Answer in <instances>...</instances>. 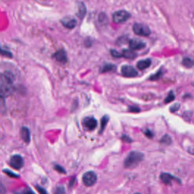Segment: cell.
Here are the masks:
<instances>
[{
	"instance_id": "cell-1",
	"label": "cell",
	"mask_w": 194,
	"mask_h": 194,
	"mask_svg": "<svg viewBox=\"0 0 194 194\" xmlns=\"http://www.w3.org/2000/svg\"><path fill=\"white\" fill-rule=\"evenodd\" d=\"M14 91L13 77L7 72L0 73V97L5 99Z\"/></svg>"
},
{
	"instance_id": "cell-2",
	"label": "cell",
	"mask_w": 194,
	"mask_h": 194,
	"mask_svg": "<svg viewBox=\"0 0 194 194\" xmlns=\"http://www.w3.org/2000/svg\"><path fill=\"white\" fill-rule=\"evenodd\" d=\"M144 154L139 151H131L125 158L124 166L127 168H133L138 166V164L144 159Z\"/></svg>"
},
{
	"instance_id": "cell-3",
	"label": "cell",
	"mask_w": 194,
	"mask_h": 194,
	"mask_svg": "<svg viewBox=\"0 0 194 194\" xmlns=\"http://www.w3.org/2000/svg\"><path fill=\"white\" fill-rule=\"evenodd\" d=\"M133 30L135 34L140 36H148L151 34L150 27L144 23H135L133 26Z\"/></svg>"
},
{
	"instance_id": "cell-4",
	"label": "cell",
	"mask_w": 194,
	"mask_h": 194,
	"mask_svg": "<svg viewBox=\"0 0 194 194\" xmlns=\"http://www.w3.org/2000/svg\"><path fill=\"white\" fill-rule=\"evenodd\" d=\"M131 15L125 10H118L113 14V20L116 23H122L129 19Z\"/></svg>"
},
{
	"instance_id": "cell-5",
	"label": "cell",
	"mask_w": 194,
	"mask_h": 194,
	"mask_svg": "<svg viewBox=\"0 0 194 194\" xmlns=\"http://www.w3.org/2000/svg\"><path fill=\"white\" fill-rule=\"evenodd\" d=\"M97 181V175L93 171H88L83 176V182L86 186H92Z\"/></svg>"
},
{
	"instance_id": "cell-6",
	"label": "cell",
	"mask_w": 194,
	"mask_h": 194,
	"mask_svg": "<svg viewBox=\"0 0 194 194\" xmlns=\"http://www.w3.org/2000/svg\"><path fill=\"white\" fill-rule=\"evenodd\" d=\"M121 71L122 75L126 78H135L138 75V71L135 67L130 65L122 66Z\"/></svg>"
},
{
	"instance_id": "cell-7",
	"label": "cell",
	"mask_w": 194,
	"mask_h": 194,
	"mask_svg": "<svg viewBox=\"0 0 194 194\" xmlns=\"http://www.w3.org/2000/svg\"><path fill=\"white\" fill-rule=\"evenodd\" d=\"M10 164L12 168L15 169H21L23 168L24 164L23 158L20 155H14L10 159Z\"/></svg>"
},
{
	"instance_id": "cell-8",
	"label": "cell",
	"mask_w": 194,
	"mask_h": 194,
	"mask_svg": "<svg viewBox=\"0 0 194 194\" xmlns=\"http://www.w3.org/2000/svg\"><path fill=\"white\" fill-rule=\"evenodd\" d=\"M83 125L86 129L93 130L97 127V122L93 117H87L83 120Z\"/></svg>"
},
{
	"instance_id": "cell-9",
	"label": "cell",
	"mask_w": 194,
	"mask_h": 194,
	"mask_svg": "<svg viewBox=\"0 0 194 194\" xmlns=\"http://www.w3.org/2000/svg\"><path fill=\"white\" fill-rule=\"evenodd\" d=\"M146 43L142 40L134 38L129 41V47L132 50H140L144 49Z\"/></svg>"
},
{
	"instance_id": "cell-10",
	"label": "cell",
	"mask_w": 194,
	"mask_h": 194,
	"mask_svg": "<svg viewBox=\"0 0 194 194\" xmlns=\"http://www.w3.org/2000/svg\"><path fill=\"white\" fill-rule=\"evenodd\" d=\"M62 24L66 28L72 29L75 27L77 25V20L73 16H68L65 17L61 20Z\"/></svg>"
},
{
	"instance_id": "cell-11",
	"label": "cell",
	"mask_w": 194,
	"mask_h": 194,
	"mask_svg": "<svg viewBox=\"0 0 194 194\" xmlns=\"http://www.w3.org/2000/svg\"><path fill=\"white\" fill-rule=\"evenodd\" d=\"M53 57L57 61L60 63H65L67 61V54H66V51L63 50H60L58 51L53 55Z\"/></svg>"
},
{
	"instance_id": "cell-12",
	"label": "cell",
	"mask_w": 194,
	"mask_h": 194,
	"mask_svg": "<svg viewBox=\"0 0 194 194\" xmlns=\"http://www.w3.org/2000/svg\"><path fill=\"white\" fill-rule=\"evenodd\" d=\"M121 53L122 57H124L126 59H133L137 57V54L132 50L123 49Z\"/></svg>"
},
{
	"instance_id": "cell-13",
	"label": "cell",
	"mask_w": 194,
	"mask_h": 194,
	"mask_svg": "<svg viewBox=\"0 0 194 194\" xmlns=\"http://www.w3.org/2000/svg\"><path fill=\"white\" fill-rule=\"evenodd\" d=\"M151 64L150 59H146L145 60H141L137 63V67L140 70L146 69L149 67Z\"/></svg>"
},
{
	"instance_id": "cell-14",
	"label": "cell",
	"mask_w": 194,
	"mask_h": 194,
	"mask_svg": "<svg viewBox=\"0 0 194 194\" xmlns=\"http://www.w3.org/2000/svg\"><path fill=\"white\" fill-rule=\"evenodd\" d=\"M161 179L165 184H170L173 181H176L177 178L168 173H163L161 175Z\"/></svg>"
},
{
	"instance_id": "cell-15",
	"label": "cell",
	"mask_w": 194,
	"mask_h": 194,
	"mask_svg": "<svg viewBox=\"0 0 194 194\" xmlns=\"http://www.w3.org/2000/svg\"><path fill=\"white\" fill-rule=\"evenodd\" d=\"M21 137L26 143H29L30 141V132L29 129L27 127H22L21 131Z\"/></svg>"
},
{
	"instance_id": "cell-16",
	"label": "cell",
	"mask_w": 194,
	"mask_h": 194,
	"mask_svg": "<svg viewBox=\"0 0 194 194\" xmlns=\"http://www.w3.org/2000/svg\"><path fill=\"white\" fill-rule=\"evenodd\" d=\"M86 12H87V9H86V5H84V3L83 2H79L78 4V13H77L78 16L82 19L83 18L86 16Z\"/></svg>"
},
{
	"instance_id": "cell-17",
	"label": "cell",
	"mask_w": 194,
	"mask_h": 194,
	"mask_svg": "<svg viewBox=\"0 0 194 194\" xmlns=\"http://www.w3.org/2000/svg\"><path fill=\"white\" fill-rule=\"evenodd\" d=\"M109 120V117L108 116L105 115L102 117L101 120V128H100V133H102L105 127H106V125L107 124Z\"/></svg>"
},
{
	"instance_id": "cell-18",
	"label": "cell",
	"mask_w": 194,
	"mask_h": 194,
	"mask_svg": "<svg viewBox=\"0 0 194 194\" xmlns=\"http://www.w3.org/2000/svg\"><path fill=\"white\" fill-rule=\"evenodd\" d=\"M183 65L185 66L187 68H191L193 65H194V62L193 60L191 59L190 58H184L182 61Z\"/></svg>"
},
{
	"instance_id": "cell-19",
	"label": "cell",
	"mask_w": 194,
	"mask_h": 194,
	"mask_svg": "<svg viewBox=\"0 0 194 194\" xmlns=\"http://www.w3.org/2000/svg\"><path fill=\"white\" fill-rule=\"evenodd\" d=\"M116 69V67L115 65L112 64H106L105 66H104L102 69V73H106V72H109L111 71L115 70Z\"/></svg>"
},
{
	"instance_id": "cell-20",
	"label": "cell",
	"mask_w": 194,
	"mask_h": 194,
	"mask_svg": "<svg viewBox=\"0 0 194 194\" xmlns=\"http://www.w3.org/2000/svg\"><path fill=\"white\" fill-rule=\"evenodd\" d=\"M175 98L174 93H173V91L169 93V94L168 95V97H166V98L164 99V102L165 103H169V102H173Z\"/></svg>"
},
{
	"instance_id": "cell-21",
	"label": "cell",
	"mask_w": 194,
	"mask_h": 194,
	"mask_svg": "<svg viewBox=\"0 0 194 194\" xmlns=\"http://www.w3.org/2000/svg\"><path fill=\"white\" fill-rule=\"evenodd\" d=\"M6 104L5 99L0 97V112L4 113L6 111Z\"/></svg>"
},
{
	"instance_id": "cell-22",
	"label": "cell",
	"mask_w": 194,
	"mask_h": 194,
	"mask_svg": "<svg viewBox=\"0 0 194 194\" xmlns=\"http://www.w3.org/2000/svg\"><path fill=\"white\" fill-rule=\"evenodd\" d=\"M54 194H66L65 188L63 186H58L55 189Z\"/></svg>"
},
{
	"instance_id": "cell-23",
	"label": "cell",
	"mask_w": 194,
	"mask_h": 194,
	"mask_svg": "<svg viewBox=\"0 0 194 194\" xmlns=\"http://www.w3.org/2000/svg\"><path fill=\"white\" fill-rule=\"evenodd\" d=\"M3 172L4 173H5L9 177H11V178H18V175L16 174V173H14L13 171L8 170V169H4L3 170Z\"/></svg>"
},
{
	"instance_id": "cell-24",
	"label": "cell",
	"mask_w": 194,
	"mask_h": 194,
	"mask_svg": "<svg viewBox=\"0 0 194 194\" xmlns=\"http://www.w3.org/2000/svg\"><path fill=\"white\" fill-rule=\"evenodd\" d=\"M162 73H163L161 71L159 70L155 74L151 76L150 77V80H158L162 75Z\"/></svg>"
},
{
	"instance_id": "cell-25",
	"label": "cell",
	"mask_w": 194,
	"mask_h": 194,
	"mask_svg": "<svg viewBox=\"0 0 194 194\" xmlns=\"http://www.w3.org/2000/svg\"><path fill=\"white\" fill-rule=\"evenodd\" d=\"M172 141H171V138H170V137L169 136V135H164V137H163V138H162L161 142L162 143H163V144H171V142Z\"/></svg>"
},
{
	"instance_id": "cell-26",
	"label": "cell",
	"mask_w": 194,
	"mask_h": 194,
	"mask_svg": "<svg viewBox=\"0 0 194 194\" xmlns=\"http://www.w3.org/2000/svg\"><path fill=\"white\" fill-rule=\"evenodd\" d=\"M111 55L115 58H121V53H120L118 51L116 50L112 49L111 50Z\"/></svg>"
},
{
	"instance_id": "cell-27",
	"label": "cell",
	"mask_w": 194,
	"mask_h": 194,
	"mask_svg": "<svg viewBox=\"0 0 194 194\" xmlns=\"http://www.w3.org/2000/svg\"><path fill=\"white\" fill-rule=\"evenodd\" d=\"M181 105L179 103H175L174 104L172 105L170 108V110L171 112H175L177 111L180 108Z\"/></svg>"
},
{
	"instance_id": "cell-28",
	"label": "cell",
	"mask_w": 194,
	"mask_h": 194,
	"mask_svg": "<svg viewBox=\"0 0 194 194\" xmlns=\"http://www.w3.org/2000/svg\"><path fill=\"white\" fill-rule=\"evenodd\" d=\"M54 168H55V170L56 171L59 172V173H61V174H65V173H66L65 170H64L62 166H59V165H58V164L55 165Z\"/></svg>"
},
{
	"instance_id": "cell-29",
	"label": "cell",
	"mask_w": 194,
	"mask_h": 194,
	"mask_svg": "<svg viewBox=\"0 0 194 194\" xmlns=\"http://www.w3.org/2000/svg\"><path fill=\"white\" fill-rule=\"evenodd\" d=\"M0 54H2V55H5V56H7V57H12V53L9 52V51L2 49L1 47H0Z\"/></svg>"
},
{
	"instance_id": "cell-30",
	"label": "cell",
	"mask_w": 194,
	"mask_h": 194,
	"mask_svg": "<svg viewBox=\"0 0 194 194\" xmlns=\"http://www.w3.org/2000/svg\"><path fill=\"white\" fill-rule=\"evenodd\" d=\"M36 189L40 194H49L44 188L40 186H36Z\"/></svg>"
},
{
	"instance_id": "cell-31",
	"label": "cell",
	"mask_w": 194,
	"mask_h": 194,
	"mask_svg": "<svg viewBox=\"0 0 194 194\" xmlns=\"http://www.w3.org/2000/svg\"><path fill=\"white\" fill-rule=\"evenodd\" d=\"M0 194H6V187L0 182Z\"/></svg>"
},
{
	"instance_id": "cell-32",
	"label": "cell",
	"mask_w": 194,
	"mask_h": 194,
	"mask_svg": "<svg viewBox=\"0 0 194 194\" xmlns=\"http://www.w3.org/2000/svg\"><path fill=\"white\" fill-rule=\"evenodd\" d=\"M18 194H35V193L32 190H31L30 189L27 188V189L24 190L22 192L18 193Z\"/></svg>"
},
{
	"instance_id": "cell-33",
	"label": "cell",
	"mask_w": 194,
	"mask_h": 194,
	"mask_svg": "<svg viewBox=\"0 0 194 194\" xmlns=\"http://www.w3.org/2000/svg\"><path fill=\"white\" fill-rule=\"evenodd\" d=\"M129 111L130 112L137 113V112H140V109L137 106H130L129 108Z\"/></svg>"
},
{
	"instance_id": "cell-34",
	"label": "cell",
	"mask_w": 194,
	"mask_h": 194,
	"mask_svg": "<svg viewBox=\"0 0 194 194\" xmlns=\"http://www.w3.org/2000/svg\"><path fill=\"white\" fill-rule=\"evenodd\" d=\"M144 133H145V135L149 137V138H151V137H153V133L149 130V129H146L145 131L144 132Z\"/></svg>"
},
{
	"instance_id": "cell-35",
	"label": "cell",
	"mask_w": 194,
	"mask_h": 194,
	"mask_svg": "<svg viewBox=\"0 0 194 194\" xmlns=\"http://www.w3.org/2000/svg\"><path fill=\"white\" fill-rule=\"evenodd\" d=\"M122 139V140H124V141L126 142H131V139L128 137H127L126 135L123 136Z\"/></svg>"
},
{
	"instance_id": "cell-36",
	"label": "cell",
	"mask_w": 194,
	"mask_h": 194,
	"mask_svg": "<svg viewBox=\"0 0 194 194\" xmlns=\"http://www.w3.org/2000/svg\"><path fill=\"white\" fill-rule=\"evenodd\" d=\"M135 194H140V193H135Z\"/></svg>"
}]
</instances>
